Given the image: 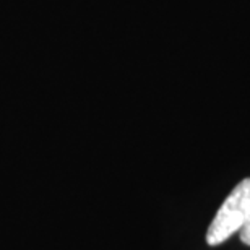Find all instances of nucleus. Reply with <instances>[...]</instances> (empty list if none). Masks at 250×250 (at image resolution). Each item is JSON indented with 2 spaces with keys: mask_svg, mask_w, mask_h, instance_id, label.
Wrapping results in <instances>:
<instances>
[{
  "mask_svg": "<svg viewBox=\"0 0 250 250\" xmlns=\"http://www.w3.org/2000/svg\"><path fill=\"white\" fill-rule=\"evenodd\" d=\"M250 218V177L244 179L232 188L223 205L219 207L216 216L213 218L207 231L208 246H219L226 242L244 228Z\"/></svg>",
  "mask_w": 250,
  "mask_h": 250,
  "instance_id": "1",
  "label": "nucleus"
},
{
  "mask_svg": "<svg viewBox=\"0 0 250 250\" xmlns=\"http://www.w3.org/2000/svg\"><path fill=\"white\" fill-rule=\"evenodd\" d=\"M239 237H241L242 244H246V246L250 247V218H249V221L244 224V228L239 231Z\"/></svg>",
  "mask_w": 250,
  "mask_h": 250,
  "instance_id": "2",
  "label": "nucleus"
}]
</instances>
